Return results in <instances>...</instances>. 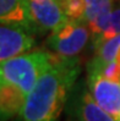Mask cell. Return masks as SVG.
I'll return each mask as SVG.
<instances>
[{"label": "cell", "mask_w": 120, "mask_h": 121, "mask_svg": "<svg viewBox=\"0 0 120 121\" xmlns=\"http://www.w3.org/2000/svg\"><path fill=\"white\" fill-rule=\"evenodd\" d=\"M61 3L69 20L86 22V3H84V0H61Z\"/></svg>", "instance_id": "cell-10"}, {"label": "cell", "mask_w": 120, "mask_h": 121, "mask_svg": "<svg viewBox=\"0 0 120 121\" xmlns=\"http://www.w3.org/2000/svg\"><path fill=\"white\" fill-rule=\"evenodd\" d=\"M55 55L54 62L39 77L21 110L23 121H59L60 114L80 73L76 58Z\"/></svg>", "instance_id": "cell-1"}, {"label": "cell", "mask_w": 120, "mask_h": 121, "mask_svg": "<svg viewBox=\"0 0 120 121\" xmlns=\"http://www.w3.org/2000/svg\"><path fill=\"white\" fill-rule=\"evenodd\" d=\"M1 23H20L30 27L26 0H0Z\"/></svg>", "instance_id": "cell-8"}, {"label": "cell", "mask_w": 120, "mask_h": 121, "mask_svg": "<svg viewBox=\"0 0 120 121\" xmlns=\"http://www.w3.org/2000/svg\"><path fill=\"white\" fill-rule=\"evenodd\" d=\"M75 116L77 121H115L96 102L89 91H82L75 100Z\"/></svg>", "instance_id": "cell-7"}, {"label": "cell", "mask_w": 120, "mask_h": 121, "mask_svg": "<svg viewBox=\"0 0 120 121\" xmlns=\"http://www.w3.org/2000/svg\"><path fill=\"white\" fill-rule=\"evenodd\" d=\"M86 3V23L97 20L113 10V0H84Z\"/></svg>", "instance_id": "cell-9"}, {"label": "cell", "mask_w": 120, "mask_h": 121, "mask_svg": "<svg viewBox=\"0 0 120 121\" xmlns=\"http://www.w3.org/2000/svg\"><path fill=\"white\" fill-rule=\"evenodd\" d=\"M54 58L48 52H33L3 61L0 65V111L8 120L21 114L25 102L39 77L52 66Z\"/></svg>", "instance_id": "cell-2"}, {"label": "cell", "mask_w": 120, "mask_h": 121, "mask_svg": "<svg viewBox=\"0 0 120 121\" xmlns=\"http://www.w3.org/2000/svg\"><path fill=\"white\" fill-rule=\"evenodd\" d=\"M31 27L20 23H1L0 27V61L23 55L34 45Z\"/></svg>", "instance_id": "cell-5"}, {"label": "cell", "mask_w": 120, "mask_h": 121, "mask_svg": "<svg viewBox=\"0 0 120 121\" xmlns=\"http://www.w3.org/2000/svg\"><path fill=\"white\" fill-rule=\"evenodd\" d=\"M118 34H120V4L111 10V17H110V23L108 30L103 34H101L99 37L94 38V44L103 40H108Z\"/></svg>", "instance_id": "cell-11"}, {"label": "cell", "mask_w": 120, "mask_h": 121, "mask_svg": "<svg viewBox=\"0 0 120 121\" xmlns=\"http://www.w3.org/2000/svg\"><path fill=\"white\" fill-rule=\"evenodd\" d=\"M87 84L96 102L110 114L115 121H120V82L107 80L93 72H87Z\"/></svg>", "instance_id": "cell-6"}, {"label": "cell", "mask_w": 120, "mask_h": 121, "mask_svg": "<svg viewBox=\"0 0 120 121\" xmlns=\"http://www.w3.org/2000/svg\"><path fill=\"white\" fill-rule=\"evenodd\" d=\"M89 37V28L86 22L67 21L48 37L47 45L54 54L64 58H76L86 47Z\"/></svg>", "instance_id": "cell-3"}, {"label": "cell", "mask_w": 120, "mask_h": 121, "mask_svg": "<svg viewBox=\"0 0 120 121\" xmlns=\"http://www.w3.org/2000/svg\"><path fill=\"white\" fill-rule=\"evenodd\" d=\"M115 60L119 62V65H120V49H119V52H118V54H116V58H115Z\"/></svg>", "instance_id": "cell-12"}, {"label": "cell", "mask_w": 120, "mask_h": 121, "mask_svg": "<svg viewBox=\"0 0 120 121\" xmlns=\"http://www.w3.org/2000/svg\"><path fill=\"white\" fill-rule=\"evenodd\" d=\"M28 22L33 32H54L70 21L61 0H26Z\"/></svg>", "instance_id": "cell-4"}]
</instances>
